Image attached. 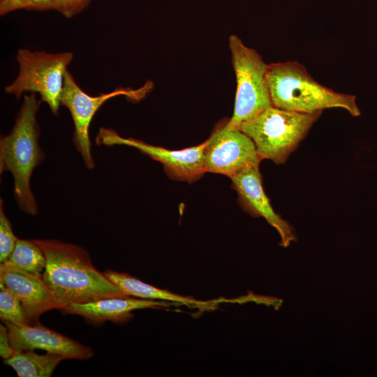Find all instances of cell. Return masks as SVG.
Returning <instances> with one entry per match:
<instances>
[{
  "label": "cell",
  "mask_w": 377,
  "mask_h": 377,
  "mask_svg": "<svg viewBox=\"0 0 377 377\" xmlns=\"http://www.w3.org/2000/svg\"><path fill=\"white\" fill-rule=\"evenodd\" d=\"M43 251L46 266L43 279L57 306L127 296L92 264L87 251L77 245L53 239H34Z\"/></svg>",
  "instance_id": "1"
},
{
  "label": "cell",
  "mask_w": 377,
  "mask_h": 377,
  "mask_svg": "<svg viewBox=\"0 0 377 377\" xmlns=\"http://www.w3.org/2000/svg\"><path fill=\"white\" fill-rule=\"evenodd\" d=\"M39 105L34 93L25 95L11 131L0 140V171L12 174L16 201L24 212L32 215L37 214L38 207L30 179L34 169L44 158L38 145Z\"/></svg>",
  "instance_id": "2"
},
{
  "label": "cell",
  "mask_w": 377,
  "mask_h": 377,
  "mask_svg": "<svg viewBox=\"0 0 377 377\" xmlns=\"http://www.w3.org/2000/svg\"><path fill=\"white\" fill-rule=\"evenodd\" d=\"M267 78L272 102L276 108L304 113L341 108L354 117L360 114L355 96L319 84L297 61L268 65Z\"/></svg>",
  "instance_id": "3"
},
{
  "label": "cell",
  "mask_w": 377,
  "mask_h": 377,
  "mask_svg": "<svg viewBox=\"0 0 377 377\" xmlns=\"http://www.w3.org/2000/svg\"><path fill=\"white\" fill-rule=\"evenodd\" d=\"M322 113H304L274 105L242 123L239 129L253 141L261 160L286 162Z\"/></svg>",
  "instance_id": "4"
},
{
  "label": "cell",
  "mask_w": 377,
  "mask_h": 377,
  "mask_svg": "<svg viewBox=\"0 0 377 377\" xmlns=\"http://www.w3.org/2000/svg\"><path fill=\"white\" fill-rule=\"evenodd\" d=\"M229 47L237 85L234 112L226 124L238 128L273 104L267 78L268 65L236 36L230 37Z\"/></svg>",
  "instance_id": "5"
},
{
  "label": "cell",
  "mask_w": 377,
  "mask_h": 377,
  "mask_svg": "<svg viewBox=\"0 0 377 377\" xmlns=\"http://www.w3.org/2000/svg\"><path fill=\"white\" fill-rule=\"evenodd\" d=\"M73 57L70 52L47 53L20 49L17 54L19 73L5 87L6 92L17 98L24 92L38 93L52 112L57 114L64 76Z\"/></svg>",
  "instance_id": "6"
},
{
  "label": "cell",
  "mask_w": 377,
  "mask_h": 377,
  "mask_svg": "<svg viewBox=\"0 0 377 377\" xmlns=\"http://www.w3.org/2000/svg\"><path fill=\"white\" fill-rule=\"evenodd\" d=\"M96 142L104 145H124L135 147L160 162L168 175L175 179L193 183L207 172L203 143L180 150H171L133 139L124 138L110 128H101Z\"/></svg>",
  "instance_id": "7"
},
{
  "label": "cell",
  "mask_w": 377,
  "mask_h": 377,
  "mask_svg": "<svg viewBox=\"0 0 377 377\" xmlns=\"http://www.w3.org/2000/svg\"><path fill=\"white\" fill-rule=\"evenodd\" d=\"M204 156L207 172L228 177L246 167L259 166L262 161L251 138L226 123L217 127L206 140Z\"/></svg>",
  "instance_id": "8"
},
{
  "label": "cell",
  "mask_w": 377,
  "mask_h": 377,
  "mask_svg": "<svg viewBox=\"0 0 377 377\" xmlns=\"http://www.w3.org/2000/svg\"><path fill=\"white\" fill-rule=\"evenodd\" d=\"M134 93L117 89L108 94L91 96L78 86L70 72H66L61 105L66 106L71 114L75 128L73 141L87 168L91 169L94 166L89 135L90 123L94 114L110 98L122 94L132 96Z\"/></svg>",
  "instance_id": "9"
},
{
  "label": "cell",
  "mask_w": 377,
  "mask_h": 377,
  "mask_svg": "<svg viewBox=\"0 0 377 377\" xmlns=\"http://www.w3.org/2000/svg\"><path fill=\"white\" fill-rule=\"evenodd\" d=\"M230 178L242 208L254 217L264 218L274 227L280 235L281 246L288 247L297 241L293 226L273 209L263 189L259 166L246 167Z\"/></svg>",
  "instance_id": "10"
},
{
  "label": "cell",
  "mask_w": 377,
  "mask_h": 377,
  "mask_svg": "<svg viewBox=\"0 0 377 377\" xmlns=\"http://www.w3.org/2000/svg\"><path fill=\"white\" fill-rule=\"evenodd\" d=\"M10 343L15 350L41 349L61 355L65 359L87 360L94 355L92 349L36 323L17 325L4 323Z\"/></svg>",
  "instance_id": "11"
},
{
  "label": "cell",
  "mask_w": 377,
  "mask_h": 377,
  "mask_svg": "<svg viewBox=\"0 0 377 377\" xmlns=\"http://www.w3.org/2000/svg\"><path fill=\"white\" fill-rule=\"evenodd\" d=\"M0 282L18 298L33 324L38 323L43 313L58 309L42 275L25 272L4 262L0 263Z\"/></svg>",
  "instance_id": "12"
},
{
  "label": "cell",
  "mask_w": 377,
  "mask_h": 377,
  "mask_svg": "<svg viewBox=\"0 0 377 377\" xmlns=\"http://www.w3.org/2000/svg\"><path fill=\"white\" fill-rule=\"evenodd\" d=\"M170 306L163 302L137 298L131 296L112 297L96 301L71 304L61 311L63 313L82 316L91 323L100 325L106 321L117 324L128 322L133 317L132 311L142 309H158Z\"/></svg>",
  "instance_id": "13"
},
{
  "label": "cell",
  "mask_w": 377,
  "mask_h": 377,
  "mask_svg": "<svg viewBox=\"0 0 377 377\" xmlns=\"http://www.w3.org/2000/svg\"><path fill=\"white\" fill-rule=\"evenodd\" d=\"M105 276L118 286L127 296L146 300L172 301L186 305L205 304L204 302L182 296L165 289L145 283L133 276L123 272L107 269Z\"/></svg>",
  "instance_id": "14"
},
{
  "label": "cell",
  "mask_w": 377,
  "mask_h": 377,
  "mask_svg": "<svg viewBox=\"0 0 377 377\" xmlns=\"http://www.w3.org/2000/svg\"><path fill=\"white\" fill-rule=\"evenodd\" d=\"M63 360L64 357L54 353L39 355L34 350H15L11 357L4 360V363L20 377H50Z\"/></svg>",
  "instance_id": "15"
},
{
  "label": "cell",
  "mask_w": 377,
  "mask_h": 377,
  "mask_svg": "<svg viewBox=\"0 0 377 377\" xmlns=\"http://www.w3.org/2000/svg\"><path fill=\"white\" fill-rule=\"evenodd\" d=\"M6 262L38 275L43 274L46 266L45 254L34 240L17 239L13 252Z\"/></svg>",
  "instance_id": "16"
},
{
  "label": "cell",
  "mask_w": 377,
  "mask_h": 377,
  "mask_svg": "<svg viewBox=\"0 0 377 377\" xmlns=\"http://www.w3.org/2000/svg\"><path fill=\"white\" fill-rule=\"evenodd\" d=\"M0 318L4 323L17 325H32L20 301L0 282Z\"/></svg>",
  "instance_id": "17"
},
{
  "label": "cell",
  "mask_w": 377,
  "mask_h": 377,
  "mask_svg": "<svg viewBox=\"0 0 377 377\" xmlns=\"http://www.w3.org/2000/svg\"><path fill=\"white\" fill-rule=\"evenodd\" d=\"M17 237L14 235L9 219L3 208L2 200L0 205V262H6L10 257L15 246Z\"/></svg>",
  "instance_id": "18"
},
{
  "label": "cell",
  "mask_w": 377,
  "mask_h": 377,
  "mask_svg": "<svg viewBox=\"0 0 377 377\" xmlns=\"http://www.w3.org/2000/svg\"><path fill=\"white\" fill-rule=\"evenodd\" d=\"M46 10L54 9V0H1L0 14L3 15L8 13L19 10Z\"/></svg>",
  "instance_id": "19"
},
{
  "label": "cell",
  "mask_w": 377,
  "mask_h": 377,
  "mask_svg": "<svg viewBox=\"0 0 377 377\" xmlns=\"http://www.w3.org/2000/svg\"><path fill=\"white\" fill-rule=\"evenodd\" d=\"M91 0H54V9L66 17H71L87 6Z\"/></svg>",
  "instance_id": "20"
},
{
  "label": "cell",
  "mask_w": 377,
  "mask_h": 377,
  "mask_svg": "<svg viewBox=\"0 0 377 377\" xmlns=\"http://www.w3.org/2000/svg\"><path fill=\"white\" fill-rule=\"evenodd\" d=\"M15 352L13 348L6 325H0V355L4 360L11 357Z\"/></svg>",
  "instance_id": "21"
}]
</instances>
